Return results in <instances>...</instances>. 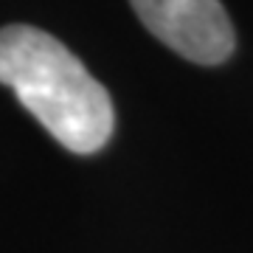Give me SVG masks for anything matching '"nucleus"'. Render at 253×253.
<instances>
[{
  "mask_svg": "<svg viewBox=\"0 0 253 253\" xmlns=\"http://www.w3.org/2000/svg\"><path fill=\"white\" fill-rule=\"evenodd\" d=\"M0 84L76 155L99 152L113 135L107 90L56 37L34 26L0 28Z\"/></svg>",
  "mask_w": 253,
  "mask_h": 253,
  "instance_id": "obj_1",
  "label": "nucleus"
},
{
  "mask_svg": "<svg viewBox=\"0 0 253 253\" xmlns=\"http://www.w3.org/2000/svg\"><path fill=\"white\" fill-rule=\"evenodd\" d=\"M163 45L197 65H219L234 51V28L219 0H129Z\"/></svg>",
  "mask_w": 253,
  "mask_h": 253,
  "instance_id": "obj_2",
  "label": "nucleus"
}]
</instances>
